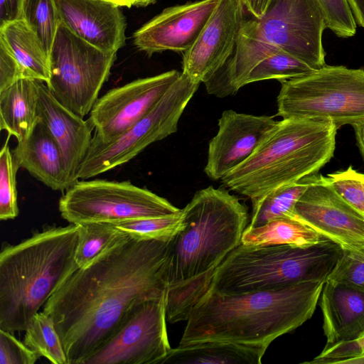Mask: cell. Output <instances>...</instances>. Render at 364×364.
Segmentation results:
<instances>
[{
  "label": "cell",
  "instance_id": "cell-1",
  "mask_svg": "<svg viewBox=\"0 0 364 364\" xmlns=\"http://www.w3.org/2000/svg\"><path fill=\"white\" fill-rule=\"evenodd\" d=\"M173 237H129L78 268L43 311L53 319L68 364H83L137 304L167 292Z\"/></svg>",
  "mask_w": 364,
  "mask_h": 364
},
{
  "label": "cell",
  "instance_id": "cell-2",
  "mask_svg": "<svg viewBox=\"0 0 364 364\" xmlns=\"http://www.w3.org/2000/svg\"><path fill=\"white\" fill-rule=\"evenodd\" d=\"M183 227L173 236L166 292V319L187 320L206 293L214 272L241 243L249 215L240 200L223 188L197 191L182 209Z\"/></svg>",
  "mask_w": 364,
  "mask_h": 364
},
{
  "label": "cell",
  "instance_id": "cell-3",
  "mask_svg": "<svg viewBox=\"0 0 364 364\" xmlns=\"http://www.w3.org/2000/svg\"><path fill=\"white\" fill-rule=\"evenodd\" d=\"M324 282L232 294L207 291L190 311L179 345L219 341L267 348L311 318Z\"/></svg>",
  "mask_w": 364,
  "mask_h": 364
},
{
  "label": "cell",
  "instance_id": "cell-4",
  "mask_svg": "<svg viewBox=\"0 0 364 364\" xmlns=\"http://www.w3.org/2000/svg\"><path fill=\"white\" fill-rule=\"evenodd\" d=\"M326 28L318 0H272L260 18L245 19L233 54L205 83L208 94L234 95L262 60L277 51L301 60L313 70L326 65L322 35Z\"/></svg>",
  "mask_w": 364,
  "mask_h": 364
},
{
  "label": "cell",
  "instance_id": "cell-5",
  "mask_svg": "<svg viewBox=\"0 0 364 364\" xmlns=\"http://www.w3.org/2000/svg\"><path fill=\"white\" fill-rule=\"evenodd\" d=\"M79 225L46 226L0 253V329L26 331L33 316L78 268Z\"/></svg>",
  "mask_w": 364,
  "mask_h": 364
},
{
  "label": "cell",
  "instance_id": "cell-6",
  "mask_svg": "<svg viewBox=\"0 0 364 364\" xmlns=\"http://www.w3.org/2000/svg\"><path fill=\"white\" fill-rule=\"evenodd\" d=\"M337 129L326 120L282 119L256 151L221 181L254 204L326 164L333 156Z\"/></svg>",
  "mask_w": 364,
  "mask_h": 364
},
{
  "label": "cell",
  "instance_id": "cell-7",
  "mask_svg": "<svg viewBox=\"0 0 364 364\" xmlns=\"http://www.w3.org/2000/svg\"><path fill=\"white\" fill-rule=\"evenodd\" d=\"M342 250L328 238L308 247L240 243L215 269L207 291L232 294L326 281Z\"/></svg>",
  "mask_w": 364,
  "mask_h": 364
},
{
  "label": "cell",
  "instance_id": "cell-8",
  "mask_svg": "<svg viewBox=\"0 0 364 364\" xmlns=\"http://www.w3.org/2000/svg\"><path fill=\"white\" fill-rule=\"evenodd\" d=\"M280 82L277 115L282 119L326 120L338 129L364 121V69L325 65Z\"/></svg>",
  "mask_w": 364,
  "mask_h": 364
},
{
  "label": "cell",
  "instance_id": "cell-9",
  "mask_svg": "<svg viewBox=\"0 0 364 364\" xmlns=\"http://www.w3.org/2000/svg\"><path fill=\"white\" fill-rule=\"evenodd\" d=\"M117 53L105 52L77 37L61 22L49 54L46 83L63 106L84 118L108 80Z\"/></svg>",
  "mask_w": 364,
  "mask_h": 364
},
{
  "label": "cell",
  "instance_id": "cell-10",
  "mask_svg": "<svg viewBox=\"0 0 364 364\" xmlns=\"http://www.w3.org/2000/svg\"><path fill=\"white\" fill-rule=\"evenodd\" d=\"M70 223H108L161 217L181 211L166 198L129 181L78 180L58 203Z\"/></svg>",
  "mask_w": 364,
  "mask_h": 364
},
{
  "label": "cell",
  "instance_id": "cell-11",
  "mask_svg": "<svg viewBox=\"0 0 364 364\" xmlns=\"http://www.w3.org/2000/svg\"><path fill=\"white\" fill-rule=\"evenodd\" d=\"M200 84L182 73L154 108L127 131L107 142H90L77 178L87 180L129 162L148 146L176 132L179 119Z\"/></svg>",
  "mask_w": 364,
  "mask_h": 364
},
{
  "label": "cell",
  "instance_id": "cell-12",
  "mask_svg": "<svg viewBox=\"0 0 364 364\" xmlns=\"http://www.w3.org/2000/svg\"><path fill=\"white\" fill-rule=\"evenodd\" d=\"M166 320V293L137 304L83 364H159L171 349Z\"/></svg>",
  "mask_w": 364,
  "mask_h": 364
},
{
  "label": "cell",
  "instance_id": "cell-13",
  "mask_svg": "<svg viewBox=\"0 0 364 364\" xmlns=\"http://www.w3.org/2000/svg\"><path fill=\"white\" fill-rule=\"evenodd\" d=\"M181 73L171 70L139 78L98 98L88 117L95 128L91 141L107 143L127 131L154 108Z\"/></svg>",
  "mask_w": 364,
  "mask_h": 364
},
{
  "label": "cell",
  "instance_id": "cell-14",
  "mask_svg": "<svg viewBox=\"0 0 364 364\" xmlns=\"http://www.w3.org/2000/svg\"><path fill=\"white\" fill-rule=\"evenodd\" d=\"M294 218L342 249L364 247V215L344 200L321 174L311 175L307 188L296 203Z\"/></svg>",
  "mask_w": 364,
  "mask_h": 364
},
{
  "label": "cell",
  "instance_id": "cell-15",
  "mask_svg": "<svg viewBox=\"0 0 364 364\" xmlns=\"http://www.w3.org/2000/svg\"><path fill=\"white\" fill-rule=\"evenodd\" d=\"M245 19L242 0H220L193 45L183 53L181 73L198 84L210 80L233 54Z\"/></svg>",
  "mask_w": 364,
  "mask_h": 364
},
{
  "label": "cell",
  "instance_id": "cell-16",
  "mask_svg": "<svg viewBox=\"0 0 364 364\" xmlns=\"http://www.w3.org/2000/svg\"><path fill=\"white\" fill-rule=\"evenodd\" d=\"M277 122L267 115L224 111L218 132L208 143L205 174L213 181L222 180L256 151Z\"/></svg>",
  "mask_w": 364,
  "mask_h": 364
},
{
  "label": "cell",
  "instance_id": "cell-17",
  "mask_svg": "<svg viewBox=\"0 0 364 364\" xmlns=\"http://www.w3.org/2000/svg\"><path fill=\"white\" fill-rule=\"evenodd\" d=\"M220 0H200L164 9L133 35L134 43L149 56L186 52L195 43Z\"/></svg>",
  "mask_w": 364,
  "mask_h": 364
},
{
  "label": "cell",
  "instance_id": "cell-18",
  "mask_svg": "<svg viewBox=\"0 0 364 364\" xmlns=\"http://www.w3.org/2000/svg\"><path fill=\"white\" fill-rule=\"evenodd\" d=\"M61 23L97 48L117 53L126 41L120 6L107 0H55Z\"/></svg>",
  "mask_w": 364,
  "mask_h": 364
},
{
  "label": "cell",
  "instance_id": "cell-19",
  "mask_svg": "<svg viewBox=\"0 0 364 364\" xmlns=\"http://www.w3.org/2000/svg\"><path fill=\"white\" fill-rule=\"evenodd\" d=\"M38 117L58 144L71 186L89 149L94 126L87 118L75 114L53 96L46 83L38 80Z\"/></svg>",
  "mask_w": 364,
  "mask_h": 364
},
{
  "label": "cell",
  "instance_id": "cell-20",
  "mask_svg": "<svg viewBox=\"0 0 364 364\" xmlns=\"http://www.w3.org/2000/svg\"><path fill=\"white\" fill-rule=\"evenodd\" d=\"M319 305L326 346L357 339L364 333V292L326 279Z\"/></svg>",
  "mask_w": 364,
  "mask_h": 364
},
{
  "label": "cell",
  "instance_id": "cell-21",
  "mask_svg": "<svg viewBox=\"0 0 364 364\" xmlns=\"http://www.w3.org/2000/svg\"><path fill=\"white\" fill-rule=\"evenodd\" d=\"M14 161L53 191L71 186L60 149L48 127L38 118L30 134L12 151Z\"/></svg>",
  "mask_w": 364,
  "mask_h": 364
},
{
  "label": "cell",
  "instance_id": "cell-22",
  "mask_svg": "<svg viewBox=\"0 0 364 364\" xmlns=\"http://www.w3.org/2000/svg\"><path fill=\"white\" fill-rule=\"evenodd\" d=\"M38 80L23 78L0 91V129L23 141L37 120Z\"/></svg>",
  "mask_w": 364,
  "mask_h": 364
},
{
  "label": "cell",
  "instance_id": "cell-23",
  "mask_svg": "<svg viewBox=\"0 0 364 364\" xmlns=\"http://www.w3.org/2000/svg\"><path fill=\"white\" fill-rule=\"evenodd\" d=\"M267 349L219 341L178 345L159 364H260Z\"/></svg>",
  "mask_w": 364,
  "mask_h": 364
},
{
  "label": "cell",
  "instance_id": "cell-24",
  "mask_svg": "<svg viewBox=\"0 0 364 364\" xmlns=\"http://www.w3.org/2000/svg\"><path fill=\"white\" fill-rule=\"evenodd\" d=\"M0 43L17 60L26 78L48 81V54L36 33L23 18L0 26Z\"/></svg>",
  "mask_w": 364,
  "mask_h": 364
},
{
  "label": "cell",
  "instance_id": "cell-25",
  "mask_svg": "<svg viewBox=\"0 0 364 364\" xmlns=\"http://www.w3.org/2000/svg\"><path fill=\"white\" fill-rule=\"evenodd\" d=\"M326 237L311 228L291 218H280L244 230L241 243L247 245H291L308 247Z\"/></svg>",
  "mask_w": 364,
  "mask_h": 364
},
{
  "label": "cell",
  "instance_id": "cell-26",
  "mask_svg": "<svg viewBox=\"0 0 364 364\" xmlns=\"http://www.w3.org/2000/svg\"><path fill=\"white\" fill-rule=\"evenodd\" d=\"M311 176L299 181L279 188L252 204V213L247 227L256 228L280 218L294 217L296 203L307 188Z\"/></svg>",
  "mask_w": 364,
  "mask_h": 364
},
{
  "label": "cell",
  "instance_id": "cell-27",
  "mask_svg": "<svg viewBox=\"0 0 364 364\" xmlns=\"http://www.w3.org/2000/svg\"><path fill=\"white\" fill-rule=\"evenodd\" d=\"M79 238L75 259L79 268L89 265L102 253L131 237L108 223L79 224Z\"/></svg>",
  "mask_w": 364,
  "mask_h": 364
},
{
  "label": "cell",
  "instance_id": "cell-28",
  "mask_svg": "<svg viewBox=\"0 0 364 364\" xmlns=\"http://www.w3.org/2000/svg\"><path fill=\"white\" fill-rule=\"evenodd\" d=\"M25 332L23 343L40 357H45L53 364H68L61 340L50 316L38 311Z\"/></svg>",
  "mask_w": 364,
  "mask_h": 364
},
{
  "label": "cell",
  "instance_id": "cell-29",
  "mask_svg": "<svg viewBox=\"0 0 364 364\" xmlns=\"http://www.w3.org/2000/svg\"><path fill=\"white\" fill-rule=\"evenodd\" d=\"M23 18L50 51L61 22L55 0H24Z\"/></svg>",
  "mask_w": 364,
  "mask_h": 364
},
{
  "label": "cell",
  "instance_id": "cell-30",
  "mask_svg": "<svg viewBox=\"0 0 364 364\" xmlns=\"http://www.w3.org/2000/svg\"><path fill=\"white\" fill-rule=\"evenodd\" d=\"M314 70L294 56L277 51L262 60L250 73L247 85L276 79L279 82L306 75Z\"/></svg>",
  "mask_w": 364,
  "mask_h": 364
},
{
  "label": "cell",
  "instance_id": "cell-31",
  "mask_svg": "<svg viewBox=\"0 0 364 364\" xmlns=\"http://www.w3.org/2000/svg\"><path fill=\"white\" fill-rule=\"evenodd\" d=\"M114 225L131 237L138 240L171 237L183 227L182 209L175 214L127 220Z\"/></svg>",
  "mask_w": 364,
  "mask_h": 364
},
{
  "label": "cell",
  "instance_id": "cell-32",
  "mask_svg": "<svg viewBox=\"0 0 364 364\" xmlns=\"http://www.w3.org/2000/svg\"><path fill=\"white\" fill-rule=\"evenodd\" d=\"M8 136L0 151V220L14 219L18 215L16 173L19 166L9 146Z\"/></svg>",
  "mask_w": 364,
  "mask_h": 364
},
{
  "label": "cell",
  "instance_id": "cell-33",
  "mask_svg": "<svg viewBox=\"0 0 364 364\" xmlns=\"http://www.w3.org/2000/svg\"><path fill=\"white\" fill-rule=\"evenodd\" d=\"M327 279L364 292V247L343 249Z\"/></svg>",
  "mask_w": 364,
  "mask_h": 364
},
{
  "label": "cell",
  "instance_id": "cell-34",
  "mask_svg": "<svg viewBox=\"0 0 364 364\" xmlns=\"http://www.w3.org/2000/svg\"><path fill=\"white\" fill-rule=\"evenodd\" d=\"M326 178L344 200L364 215V173L350 166L346 170L328 174Z\"/></svg>",
  "mask_w": 364,
  "mask_h": 364
},
{
  "label": "cell",
  "instance_id": "cell-35",
  "mask_svg": "<svg viewBox=\"0 0 364 364\" xmlns=\"http://www.w3.org/2000/svg\"><path fill=\"white\" fill-rule=\"evenodd\" d=\"M326 28L338 37L348 38L356 33L357 24L347 0H318Z\"/></svg>",
  "mask_w": 364,
  "mask_h": 364
},
{
  "label": "cell",
  "instance_id": "cell-36",
  "mask_svg": "<svg viewBox=\"0 0 364 364\" xmlns=\"http://www.w3.org/2000/svg\"><path fill=\"white\" fill-rule=\"evenodd\" d=\"M39 358L12 333L0 329V364H34Z\"/></svg>",
  "mask_w": 364,
  "mask_h": 364
},
{
  "label": "cell",
  "instance_id": "cell-37",
  "mask_svg": "<svg viewBox=\"0 0 364 364\" xmlns=\"http://www.w3.org/2000/svg\"><path fill=\"white\" fill-rule=\"evenodd\" d=\"M23 78L26 77L21 67L4 45L0 43V91Z\"/></svg>",
  "mask_w": 364,
  "mask_h": 364
},
{
  "label": "cell",
  "instance_id": "cell-38",
  "mask_svg": "<svg viewBox=\"0 0 364 364\" xmlns=\"http://www.w3.org/2000/svg\"><path fill=\"white\" fill-rule=\"evenodd\" d=\"M24 0H0V26L23 18Z\"/></svg>",
  "mask_w": 364,
  "mask_h": 364
},
{
  "label": "cell",
  "instance_id": "cell-39",
  "mask_svg": "<svg viewBox=\"0 0 364 364\" xmlns=\"http://www.w3.org/2000/svg\"><path fill=\"white\" fill-rule=\"evenodd\" d=\"M272 0H242L246 9L257 18H262L266 13Z\"/></svg>",
  "mask_w": 364,
  "mask_h": 364
},
{
  "label": "cell",
  "instance_id": "cell-40",
  "mask_svg": "<svg viewBox=\"0 0 364 364\" xmlns=\"http://www.w3.org/2000/svg\"><path fill=\"white\" fill-rule=\"evenodd\" d=\"M356 24L364 28V0H347Z\"/></svg>",
  "mask_w": 364,
  "mask_h": 364
},
{
  "label": "cell",
  "instance_id": "cell-41",
  "mask_svg": "<svg viewBox=\"0 0 364 364\" xmlns=\"http://www.w3.org/2000/svg\"><path fill=\"white\" fill-rule=\"evenodd\" d=\"M352 126L355 131L357 145L364 160V121Z\"/></svg>",
  "mask_w": 364,
  "mask_h": 364
},
{
  "label": "cell",
  "instance_id": "cell-42",
  "mask_svg": "<svg viewBox=\"0 0 364 364\" xmlns=\"http://www.w3.org/2000/svg\"><path fill=\"white\" fill-rule=\"evenodd\" d=\"M350 344L354 349L356 355L361 353L364 346V333L358 338L350 341Z\"/></svg>",
  "mask_w": 364,
  "mask_h": 364
},
{
  "label": "cell",
  "instance_id": "cell-43",
  "mask_svg": "<svg viewBox=\"0 0 364 364\" xmlns=\"http://www.w3.org/2000/svg\"><path fill=\"white\" fill-rule=\"evenodd\" d=\"M364 364V353L343 360L341 364Z\"/></svg>",
  "mask_w": 364,
  "mask_h": 364
},
{
  "label": "cell",
  "instance_id": "cell-44",
  "mask_svg": "<svg viewBox=\"0 0 364 364\" xmlns=\"http://www.w3.org/2000/svg\"><path fill=\"white\" fill-rule=\"evenodd\" d=\"M111 1L119 6H125L127 8H130L132 6H135L136 0H107Z\"/></svg>",
  "mask_w": 364,
  "mask_h": 364
},
{
  "label": "cell",
  "instance_id": "cell-45",
  "mask_svg": "<svg viewBox=\"0 0 364 364\" xmlns=\"http://www.w3.org/2000/svg\"><path fill=\"white\" fill-rule=\"evenodd\" d=\"M156 0H136L135 6H146L152 3H154Z\"/></svg>",
  "mask_w": 364,
  "mask_h": 364
},
{
  "label": "cell",
  "instance_id": "cell-46",
  "mask_svg": "<svg viewBox=\"0 0 364 364\" xmlns=\"http://www.w3.org/2000/svg\"><path fill=\"white\" fill-rule=\"evenodd\" d=\"M362 353H364V346H363V348Z\"/></svg>",
  "mask_w": 364,
  "mask_h": 364
},
{
  "label": "cell",
  "instance_id": "cell-47",
  "mask_svg": "<svg viewBox=\"0 0 364 364\" xmlns=\"http://www.w3.org/2000/svg\"></svg>",
  "mask_w": 364,
  "mask_h": 364
}]
</instances>
